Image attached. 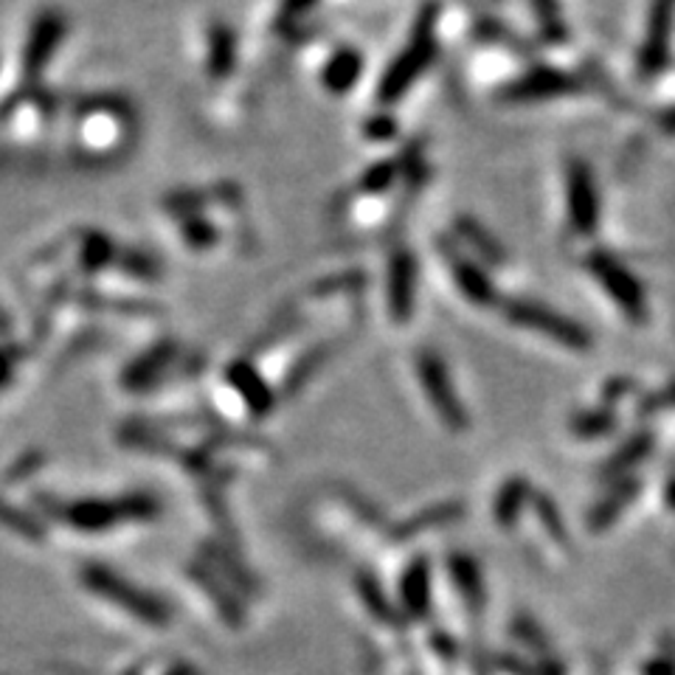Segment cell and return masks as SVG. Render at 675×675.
Segmentation results:
<instances>
[{
  "label": "cell",
  "mask_w": 675,
  "mask_h": 675,
  "mask_svg": "<svg viewBox=\"0 0 675 675\" xmlns=\"http://www.w3.org/2000/svg\"><path fill=\"white\" fill-rule=\"evenodd\" d=\"M515 636H521L523 645L535 647V651H546V642H543V636L526 620L515 622Z\"/></svg>",
  "instance_id": "22"
},
{
  "label": "cell",
  "mask_w": 675,
  "mask_h": 675,
  "mask_svg": "<svg viewBox=\"0 0 675 675\" xmlns=\"http://www.w3.org/2000/svg\"><path fill=\"white\" fill-rule=\"evenodd\" d=\"M673 23H675V0H653L651 23H647L645 43L640 51V76L651 80L662 68L667 65L669 57V40H673Z\"/></svg>",
  "instance_id": "5"
},
{
  "label": "cell",
  "mask_w": 675,
  "mask_h": 675,
  "mask_svg": "<svg viewBox=\"0 0 675 675\" xmlns=\"http://www.w3.org/2000/svg\"><path fill=\"white\" fill-rule=\"evenodd\" d=\"M183 237L190 239L195 248H206V245H212L214 239H217V234H214V228L206 223V219L192 217L186 219V225H183Z\"/></svg>",
  "instance_id": "21"
},
{
  "label": "cell",
  "mask_w": 675,
  "mask_h": 675,
  "mask_svg": "<svg viewBox=\"0 0 675 675\" xmlns=\"http://www.w3.org/2000/svg\"><path fill=\"white\" fill-rule=\"evenodd\" d=\"M507 318H510L512 324H518V327L546 335L549 341L560 344V347H566V349H574V352H585V349H591L589 329L580 327L574 318L552 310V307L538 305V301L515 298V301L507 305Z\"/></svg>",
  "instance_id": "3"
},
{
  "label": "cell",
  "mask_w": 675,
  "mask_h": 675,
  "mask_svg": "<svg viewBox=\"0 0 675 675\" xmlns=\"http://www.w3.org/2000/svg\"><path fill=\"white\" fill-rule=\"evenodd\" d=\"M658 124L664 127V133L675 135V108H669L667 113H662V119H658Z\"/></svg>",
  "instance_id": "26"
},
{
  "label": "cell",
  "mask_w": 675,
  "mask_h": 675,
  "mask_svg": "<svg viewBox=\"0 0 675 675\" xmlns=\"http://www.w3.org/2000/svg\"><path fill=\"white\" fill-rule=\"evenodd\" d=\"M369 135H371V139H391V135H395V122H391L389 116L371 119Z\"/></svg>",
  "instance_id": "24"
},
{
  "label": "cell",
  "mask_w": 675,
  "mask_h": 675,
  "mask_svg": "<svg viewBox=\"0 0 675 675\" xmlns=\"http://www.w3.org/2000/svg\"><path fill=\"white\" fill-rule=\"evenodd\" d=\"M450 268H453V279H457L459 290L464 293V298H470L473 305H481V307L495 305L499 293H495V285L490 282V276L479 268V265H473V262H468V259H457V256H453Z\"/></svg>",
  "instance_id": "11"
},
{
  "label": "cell",
  "mask_w": 675,
  "mask_h": 675,
  "mask_svg": "<svg viewBox=\"0 0 675 675\" xmlns=\"http://www.w3.org/2000/svg\"><path fill=\"white\" fill-rule=\"evenodd\" d=\"M360 73H364V57L355 49H344L333 54L324 68V85L329 93H349L360 80Z\"/></svg>",
  "instance_id": "13"
},
{
  "label": "cell",
  "mask_w": 675,
  "mask_h": 675,
  "mask_svg": "<svg viewBox=\"0 0 675 675\" xmlns=\"http://www.w3.org/2000/svg\"><path fill=\"white\" fill-rule=\"evenodd\" d=\"M386 287H389V313L395 324L411 321L417 298V262L408 250H397L391 256Z\"/></svg>",
  "instance_id": "8"
},
{
  "label": "cell",
  "mask_w": 675,
  "mask_h": 675,
  "mask_svg": "<svg viewBox=\"0 0 675 675\" xmlns=\"http://www.w3.org/2000/svg\"><path fill=\"white\" fill-rule=\"evenodd\" d=\"M417 380H420L422 395L431 402L439 422L448 431H464L468 428V411L462 406V397H459L457 386H453V378H450L444 360L437 352H431V349L417 355Z\"/></svg>",
  "instance_id": "2"
},
{
  "label": "cell",
  "mask_w": 675,
  "mask_h": 675,
  "mask_svg": "<svg viewBox=\"0 0 675 675\" xmlns=\"http://www.w3.org/2000/svg\"><path fill=\"white\" fill-rule=\"evenodd\" d=\"M589 270L631 321H645V290H642L640 279H636L620 259H614L611 254H603V250H594V254L589 256Z\"/></svg>",
  "instance_id": "4"
},
{
  "label": "cell",
  "mask_w": 675,
  "mask_h": 675,
  "mask_svg": "<svg viewBox=\"0 0 675 675\" xmlns=\"http://www.w3.org/2000/svg\"><path fill=\"white\" fill-rule=\"evenodd\" d=\"M397 181V166L395 164H375L360 181V190L364 192H383L389 190L391 183Z\"/></svg>",
  "instance_id": "20"
},
{
  "label": "cell",
  "mask_w": 675,
  "mask_h": 675,
  "mask_svg": "<svg viewBox=\"0 0 675 675\" xmlns=\"http://www.w3.org/2000/svg\"><path fill=\"white\" fill-rule=\"evenodd\" d=\"M234 62V40L228 29H214L212 31V49H208V71L214 76H225L232 71Z\"/></svg>",
  "instance_id": "18"
},
{
  "label": "cell",
  "mask_w": 675,
  "mask_h": 675,
  "mask_svg": "<svg viewBox=\"0 0 675 675\" xmlns=\"http://www.w3.org/2000/svg\"><path fill=\"white\" fill-rule=\"evenodd\" d=\"M645 675H675V662L667 656L653 658V662L645 667Z\"/></svg>",
  "instance_id": "25"
},
{
  "label": "cell",
  "mask_w": 675,
  "mask_h": 675,
  "mask_svg": "<svg viewBox=\"0 0 675 675\" xmlns=\"http://www.w3.org/2000/svg\"><path fill=\"white\" fill-rule=\"evenodd\" d=\"M448 574L457 583L459 596L468 603L470 611L484 608L487 589H484V574H481L479 563L470 554H450L448 558Z\"/></svg>",
  "instance_id": "10"
},
{
  "label": "cell",
  "mask_w": 675,
  "mask_h": 675,
  "mask_svg": "<svg viewBox=\"0 0 675 675\" xmlns=\"http://www.w3.org/2000/svg\"><path fill=\"white\" fill-rule=\"evenodd\" d=\"M437 7H428L426 12L420 14L415 25V34H411V43L408 49L391 62V68L386 71V76L380 80V102H397L408 88L415 85L417 76L422 73V68L431 62L433 49H437Z\"/></svg>",
  "instance_id": "1"
},
{
  "label": "cell",
  "mask_w": 675,
  "mask_h": 675,
  "mask_svg": "<svg viewBox=\"0 0 675 675\" xmlns=\"http://www.w3.org/2000/svg\"><path fill=\"white\" fill-rule=\"evenodd\" d=\"M636 493H640V481L631 479V481H620V484L614 487V493L605 495L600 504L591 510V518H589V526L594 532H603L608 530L611 523L616 521V518L622 515V510H625L627 504H631L633 499H636Z\"/></svg>",
  "instance_id": "14"
},
{
  "label": "cell",
  "mask_w": 675,
  "mask_h": 675,
  "mask_svg": "<svg viewBox=\"0 0 675 675\" xmlns=\"http://www.w3.org/2000/svg\"><path fill=\"white\" fill-rule=\"evenodd\" d=\"M532 501V487L523 475H512L510 481H504L493 501V521L504 530H510L512 523L518 521V515L523 512V507Z\"/></svg>",
  "instance_id": "12"
},
{
  "label": "cell",
  "mask_w": 675,
  "mask_h": 675,
  "mask_svg": "<svg viewBox=\"0 0 675 675\" xmlns=\"http://www.w3.org/2000/svg\"><path fill=\"white\" fill-rule=\"evenodd\" d=\"M572 431L583 439L605 437L608 431H614V417L608 411H580L572 420Z\"/></svg>",
  "instance_id": "19"
},
{
  "label": "cell",
  "mask_w": 675,
  "mask_h": 675,
  "mask_svg": "<svg viewBox=\"0 0 675 675\" xmlns=\"http://www.w3.org/2000/svg\"><path fill=\"white\" fill-rule=\"evenodd\" d=\"M318 0H282V20H296L298 14L310 12Z\"/></svg>",
  "instance_id": "23"
},
{
  "label": "cell",
  "mask_w": 675,
  "mask_h": 675,
  "mask_svg": "<svg viewBox=\"0 0 675 675\" xmlns=\"http://www.w3.org/2000/svg\"><path fill=\"white\" fill-rule=\"evenodd\" d=\"M664 501H667L669 510L675 512V479H669L667 487H664Z\"/></svg>",
  "instance_id": "27"
},
{
  "label": "cell",
  "mask_w": 675,
  "mask_h": 675,
  "mask_svg": "<svg viewBox=\"0 0 675 675\" xmlns=\"http://www.w3.org/2000/svg\"><path fill=\"white\" fill-rule=\"evenodd\" d=\"M402 600H406L408 614L415 616H422L431 605V569L422 560H417L402 577Z\"/></svg>",
  "instance_id": "15"
},
{
  "label": "cell",
  "mask_w": 675,
  "mask_h": 675,
  "mask_svg": "<svg viewBox=\"0 0 675 675\" xmlns=\"http://www.w3.org/2000/svg\"><path fill=\"white\" fill-rule=\"evenodd\" d=\"M457 232H459V237H462L464 243L470 245V248L479 250V254L484 256V259H490V262H504L507 259V254H504V248H501V245H499V239H495L493 234L487 232L484 225L475 223V219L459 217Z\"/></svg>",
  "instance_id": "16"
},
{
  "label": "cell",
  "mask_w": 675,
  "mask_h": 675,
  "mask_svg": "<svg viewBox=\"0 0 675 675\" xmlns=\"http://www.w3.org/2000/svg\"><path fill=\"white\" fill-rule=\"evenodd\" d=\"M566 195H569V219L577 234H594L600 219V197H596L594 175L583 161H569L566 170Z\"/></svg>",
  "instance_id": "6"
},
{
  "label": "cell",
  "mask_w": 675,
  "mask_h": 675,
  "mask_svg": "<svg viewBox=\"0 0 675 675\" xmlns=\"http://www.w3.org/2000/svg\"><path fill=\"white\" fill-rule=\"evenodd\" d=\"M62 37H65V20L54 12H45L37 18V23L31 25L29 40H25L23 51V68L29 76H37L51 62V57L60 49Z\"/></svg>",
  "instance_id": "9"
},
{
  "label": "cell",
  "mask_w": 675,
  "mask_h": 675,
  "mask_svg": "<svg viewBox=\"0 0 675 675\" xmlns=\"http://www.w3.org/2000/svg\"><path fill=\"white\" fill-rule=\"evenodd\" d=\"M580 82L574 76L563 71H554V68H535L526 76L515 80L512 85L504 88L501 96L507 102H543V99L554 96H566V93H577Z\"/></svg>",
  "instance_id": "7"
},
{
  "label": "cell",
  "mask_w": 675,
  "mask_h": 675,
  "mask_svg": "<svg viewBox=\"0 0 675 675\" xmlns=\"http://www.w3.org/2000/svg\"><path fill=\"white\" fill-rule=\"evenodd\" d=\"M647 450H651V437H633L631 442H625L620 448V453H616L614 459H608L603 468V475H620V473H627V470H633L636 464L642 462V459L647 457Z\"/></svg>",
  "instance_id": "17"
}]
</instances>
